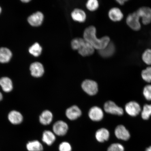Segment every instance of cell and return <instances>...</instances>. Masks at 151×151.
Here are the masks:
<instances>
[{
    "instance_id": "cell-1",
    "label": "cell",
    "mask_w": 151,
    "mask_h": 151,
    "mask_svg": "<svg viewBox=\"0 0 151 151\" xmlns=\"http://www.w3.org/2000/svg\"><path fill=\"white\" fill-rule=\"evenodd\" d=\"M96 28L93 26H90L85 29L84 39L91 44L94 49L101 50L104 48L111 42L110 37L107 36L97 38L96 35Z\"/></svg>"
},
{
    "instance_id": "cell-17",
    "label": "cell",
    "mask_w": 151,
    "mask_h": 151,
    "mask_svg": "<svg viewBox=\"0 0 151 151\" xmlns=\"http://www.w3.org/2000/svg\"><path fill=\"white\" fill-rule=\"evenodd\" d=\"M95 137L98 142L100 143H103L109 140V132L105 128H101L96 132Z\"/></svg>"
},
{
    "instance_id": "cell-30",
    "label": "cell",
    "mask_w": 151,
    "mask_h": 151,
    "mask_svg": "<svg viewBox=\"0 0 151 151\" xmlns=\"http://www.w3.org/2000/svg\"><path fill=\"white\" fill-rule=\"evenodd\" d=\"M107 151H124V148L120 143H114L109 146Z\"/></svg>"
},
{
    "instance_id": "cell-10",
    "label": "cell",
    "mask_w": 151,
    "mask_h": 151,
    "mask_svg": "<svg viewBox=\"0 0 151 151\" xmlns=\"http://www.w3.org/2000/svg\"><path fill=\"white\" fill-rule=\"evenodd\" d=\"M31 74L34 77H41L44 73V69L42 64L39 62L32 63L30 67Z\"/></svg>"
},
{
    "instance_id": "cell-15",
    "label": "cell",
    "mask_w": 151,
    "mask_h": 151,
    "mask_svg": "<svg viewBox=\"0 0 151 151\" xmlns=\"http://www.w3.org/2000/svg\"><path fill=\"white\" fill-rule=\"evenodd\" d=\"M8 118L11 123L15 125L21 124L23 120V117L21 113L15 110L11 111L9 113Z\"/></svg>"
},
{
    "instance_id": "cell-25",
    "label": "cell",
    "mask_w": 151,
    "mask_h": 151,
    "mask_svg": "<svg viewBox=\"0 0 151 151\" xmlns=\"http://www.w3.org/2000/svg\"><path fill=\"white\" fill-rule=\"evenodd\" d=\"M42 51V47L38 43H35L29 49V52L30 53L35 57L40 55Z\"/></svg>"
},
{
    "instance_id": "cell-3",
    "label": "cell",
    "mask_w": 151,
    "mask_h": 151,
    "mask_svg": "<svg viewBox=\"0 0 151 151\" xmlns=\"http://www.w3.org/2000/svg\"><path fill=\"white\" fill-rule=\"evenodd\" d=\"M136 12L140 18L142 25H148L151 23V8L148 6L139 7Z\"/></svg>"
},
{
    "instance_id": "cell-4",
    "label": "cell",
    "mask_w": 151,
    "mask_h": 151,
    "mask_svg": "<svg viewBox=\"0 0 151 151\" xmlns=\"http://www.w3.org/2000/svg\"><path fill=\"white\" fill-rule=\"evenodd\" d=\"M79 53L83 56H89L93 54L94 48L93 46L84 39H81L78 49Z\"/></svg>"
},
{
    "instance_id": "cell-28",
    "label": "cell",
    "mask_w": 151,
    "mask_h": 151,
    "mask_svg": "<svg viewBox=\"0 0 151 151\" xmlns=\"http://www.w3.org/2000/svg\"><path fill=\"white\" fill-rule=\"evenodd\" d=\"M87 8L90 11H94L99 7V2L97 0H89L86 3Z\"/></svg>"
},
{
    "instance_id": "cell-31",
    "label": "cell",
    "mask_w": 151,
    "mask_h": 151,
    "mask_svg": "<svg viewBox=\"0 0 151 151\" xmlns=\"http://www.w3.org/2000/svg\"><path fill=\"white\" fill-rule=\"evenodd\" d=\"M143 95L148 101H151V85L145 86L143 91Z\"/></svg>"
},
{
    "instance_id": "cell-34",
    "label": "cell",
    "mask_w": 151,
    "mask_h": 151,
    "mask_svg": "<svg viewBox=\"0 0 151 151\" xmlns=\"http://www.w3.org/2000/svg\"><path fill=\"white\" fill-rule=\"evenodd\" d=\"M22 1L24 3H27L29 2L30 1L29 0H24V1Z\"/></svg>"
},
{
    "instance_id": "cell-11",
    "label": "cell",
    "mask_w": 151,
    "mask_h": 151,
    "mask_svg": "<svg viewBox=\"0 0 151 151\" xmlns=\"http://www.w3.org/2000/svg\"><path fill=\"white\" fill-rule=\"evenodd\" d=\"M115 134L119 139L124 141L128 140L130 137L129 131L123 125H120L117 127L115 130Z\"/></svg>"
},
{
    "instance_id": "cell-27",
    "label": "cell",
    "mask_w": 151,
    "mask_h": 151,
    "mask_svg": "<svg viewBox=\"0 0 151 151\" xmlns=\"http://www.w3.org/2000/svg\"><path fill=\"white\" fill-rule=\"evenodd\" d=\"M151 116V105L146 104L144 106L141 112V117L143 119L148 120Z\"/></svg>"
},
{
    "instance_id": "cell-9",
    "label": "cell",
    "mask_w": 151,
    "mask_h": 151,
    "mask_svg": "<svg viewBox=\"0 0 151 151\" xmlns=\"http://www.w3.org/2000/svg\"><path fill=\"white\" fill-rule=\"evenodd\" d=\"M125 109L130 116H136L141 112V108L139 104L134 101H131L126 104Z\"/></svg>"
},
{
    "instance_id": "cell-21",
    "label": "cell",
    "mask_w": 151,
    "mask_h": 151,
    "mask_svg": "<svg viewBox=\"0 0 151 151\" xmlns=\"http://www.w3.org/2000/svg\"><path fill=\"white\" fill-rule=\"evenodd\" d=\"M53 118L52 113L48 110H45L41 113L39 117L40 122L44 125H47L52 122Z\"/></svg>"
},
{
    "instance_id": "cell-14",
    "label": "cell",
    "mask_w": 151,
    "mask_h": 151,
    "mask_svg": "<svg viewBox=\"0 0 151 151\" xmlns=\"http://www.w3.org/2000/svg\"><path fill=\"white\" fill-rule=\"evenodd\" d=\"M116 51V47L114 43L111 42L104 48L99 50L100 55L104 58H109L113 56Z\"/></svg>"
},
{
    "instance_id": "cell-13",
    "label": "cell",
    "mask_w": 151,
    "mask_h": 151,
    "mask_svg": "<svg viewBox=\"0 0 151 151\" xmlns=\"http://www.w3.org/2000/svg\"><path fill=\"white\" fill-rule=\"evenodd\" d=\"M44 18L43 14L40 12H37L30 16L28 19V21L30 25L37 27L42 24Z\"/></svg>"
},
{
    "instance_id": "cell-12",
    "label": "cell",
    "mask_w": 151,
    "mask_h": 151,
    "mask_svg": "<svg viewBox=\"0 0 151 151\" xmlns=\"http://www.w3.org/2000/svg\"><path fill=\"white\" fill-rule=\"evenodd\" d=\"M88 116L91 120L98 122L102 119L104 113L103 110L99 107L94 106L90 109L88 112Z\"/></svg>"
},
{
    "instance_id": "cell-19",
    "label": "cell",
    "mask_w": 151,
    "mask_h": 151,
    "mask_svg": "<svg viewBox=\"0 0 151 151\" xmlns=\"http://www.w3.org/2000/svg\"><path fill=\"white\" fill-rule=\"evenodd\" d=\"M0 86L4 91L9 92L12 91L13 88L12 81L7 77H3L0 79Z\"/></svg>"
},
{
    "instance_id": "cell-32",
    "label": "cell",
    "mask_w": 151,
    "mask_h": 151,
    "mask_svg": "<svg viewBox=\"0 0 151 151\" xmlns=\"http://www.w3.org/2000/svg\"><path fill=\"white\" fill-rule=\"evenodd\" d=\"M117 3L120 6H124L126 4L127 2L128 1V0H117L116 1Z\"/></svg>"
},
{
    "instance_id": "cell-2",
    "label": "cell",
    "mask_w": 151,
    "mask_h": 151,
    "mask_svg": "<svg viewBox=\"0 0 151 151\" xmlns=\"http://www.w3.org/2000/svg\"><path fill=\"white\" fill-rule=\"evenodd\" d=\"M125 21L128 27L132 31L138 32L141 29L142 24L136 11L128 14L126 17Z\"/></svg>"
},
{
    "instance_id": "cell-5",
    "label": "cell",
    "mask_w": 151,
    "mask_h": 151,
    "mask_svg": "<svg viewBox=\"0 0 151 151\" xmlns=\"http://www.w3.org/2000/svg\"><path fill=\"white\" fill-rule=\"evenodd\" d=\"M83 90L91 96L95 95L98 91L97 83L93 81L86 80L83 81L82 84Z\"/></svg>"
},
{
    "instance_id": "cell-23",
    "label": "cell",
    "mask_w": 151,
    "mask_h": 151,
    "mask_svg": "<svg viewBox=\"0 0 151 151\" xmlns=\"http://www.w3.org/2000/svg\"><path fill=\"white\" fill-rule=\"evenodd\" d=\"M71 17L75 21L80 22H83L86 18V13L82 9H75L71 13Z\"/></svg>"
},
{
    "instance_id": "cell-26",
    "label": "cell",
    "mask_w": 151,
    "mask_h": 151,
    "mask_svg": "<svg viewBox=\"0 0 151 151\" xmlns=\"http://www.w3.org/2000/svg\"><path fill=\"white\" fill-rule=\"evenodd\" d=\"M141 76L143 80L148 83L151 82V66H147L142 70Z\"/></svg>"
},
{
    "instance_id": "cell-35",
    "label": "cell",
    "mask_w": 151,
    "mask_h": 151,
    "mask_svg": "<svg viewBox=\"0 0 151 151\" xmlns=\"http://www.w3.org/2000/svg\"><path fill=\"white\" fill-rule=\"evenodd\" d=\"M146 151H151V146L146 149Z\"/></svg>"
},
{
    "instance_id": "cell-29",
    "label": "cell",
    "mask_w": 151,
    "mask_h": 151,
    "mask_svg": "<svg viewBox=\"0 0 151 151\" xmlns=\"http://www.w3.org/2000/svg\"><path fill=\"white\" fill-rule=\"evenodd\" d=\"M58 150V151H72L73 148L70 143L64 141L59 145Z\"/></svg>"
},
{
    "instance_id": "cell-36",
    "label": "cell",
    "mask_w": 151,
    "mask_h": 151,
    "mask_svg": "<svg viewBox=\"0 0 151 151\" xmlns=\"http://www.w3.org/2000/svg\"><path fill=\"white\" fill-rule=\"evenodd\" d=\"M1 7H0V14H1Z\"/></svg>"
},
{
    "instance_id": "cell-6",
    "label": "cell",
    "mask_w": 151,
    "mask_h": 151,
    "mask_svg": "<svg viewBox=\"0 0 151 151\" xmlns=\"http://www.w3.org/2000/svg\"><path fill=\"white\" fill-rule=\"evenodd\" d=\"M104 109L106 112L109 114L118 116H121L124 114L123 109L112 101H107L104 105Z\"/></svg>"
},
{
    "instance_id": "cell-22",
    "label": "cell",
    "mask_w": 151,
    "mask_h": 151,
    "mask_svg": "<svg viewBox=\"0 0 151 151\" xmlns=\"http://www.w3.org/2000/svg\"><path fill=\"white\" fill-rule=\"evenodd\" d=\"M26 147L28 151H43L44 150L42 143L37 140L28 142Z\"/></svg>"
},
{
    "instance_id": "cell-18",
    "label": "cell",
    "mask_w": 151,
    "mask_h": 151,
    "mask_svg": "<svg viewBox=\"0 0 151 151\" xmlns=\"http://www.w3.org/2000/svg\"><path fill=\"white\" fill-rule=\"evenodd\" d=\"M56 138L55 134L51 131H45L43 133L42 141L48 146H51L55 142Z\"/></svg>"
},
{
    "instance_id": "cell-16",
    "label": "cell",
    "mask_w": 151,
    "mask_h": 151,
    "mask_svg": "<svg viewBox=\"0 0 151 151\" xmlns=\"http://www.w3.org/2000/svg\"><path fill=\"white\" fill-rule=\"evenodd\" d=\"M82 112L81 109L76 106L69 107L66 111V115L67 117L70 120L76 119L81 116Z\"/></svg>"
},
{
    "instance_id": "cell-7",
    "label": "cell",
    "mask_w": 151,
    "mask_h": 151,
    "mask_svg": "<svg viewBox=\"0 0 151 151\" xmlns=\"http://www.w3.org/2000/svg\"><path fill=\"white\" fill-rule=\"evenodd\" d=\"M108 16L109 19L114 22H121L124 18V14L122 9L117 7H112L109 9Z\"/></svg>"
},
{
    "instance_id": "cell-8",
    "label": "cell",
    "mask_w": 151,
    "mask_h": 151,
    "mask_svg": "<svg viewBox=\"0 0 151 151\" xmlns=\"http://www.w3.org/2000/svg\"><path fill=\"white\" fill-rule=\"evenodd\" d=\"M68 126L65 122L62 121L57 122L53 126V131L56 135L63 136L67 134Z\"/></svg>"
},
{
    "instance_id": "cell-33",
    "label": "cell",
    "mask_w": 151,
    "mask_h": 151,
    "mask_svg": "<svg viewBox=\"0 0 151 151\" xmlns=\"http://www.w3.org/2000/svg\"><path fill=\"white\" fill-rule=\"evenodd\" d=\"M3 99V94L0 92V101H2Z\"/></svg>"
},
{
    "instance_id": "cell-20",
    "label": "cell",
    "mask_w": 151,
    "mask_h": 151,
    "mask_svg": "<svg viewBox=\"0 0 151 151\" xmlns=\"http://www.w3.org/2000/svg\"><path fill=\"white\" fill-rule=\"evenodd\" d=\"M12 56V52L9 49L5 47L0 48V63H7L10 61Z\"/></svg>"
},
{
    "instance_id": "cell-24",
    "label": "cell",
    "mask_w": 151,
    "mask_h": 151,
    "mask_svg": "<svg viewBox=\"0 0 151 151\" xmlns=\"http://www.w3.org/2000/svg\"><path fill=\"white\" fill-rule=\"evenodd\" d=\"M142 61L147 66H151V48H148L143 51L141 54Z\"/></svg>"
}]
</instances>
